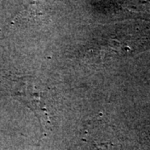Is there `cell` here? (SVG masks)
Instances as JSON below:
<instances>
[{
    "label": "cell",
    "instance_id": "cell-1",
    "mask_svg": "<svg viewBox=\"0 0 150 150\" xmlns=\"http://www.w3.org/2000/svg\"><path fill=\"white\" fill-rule=\"evenodd\" d=\"M37 80L32 78H18L13 83V91L14 96L36 112L41 122L48 120L46 109L44 108V99L42 90L40 92Z\"/></svg>",
    "mask_w": 150,
    "mask_h": 150
}]
</instances>
